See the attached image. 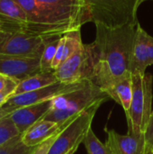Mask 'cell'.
I'll use <instances>...</instances> for the list:
<instances>
[{
  "label": "cell",
  "instance_id": "6da1fadb",
  "mask_svg": "<svg viewBox=\"0 0 153 154\" xmlns=\"http://www.w3.org/2000/svg\"><path fill=\"white\" fill-rule=\"evenodd\" d=\"M96 24V67L91 82L103 91L120 79L132 74L131 60L136 26L108 27Z\"/></svg>",
  "mask_w": 153,
  "mask_h": 154
},
{
  "label": "cell",
  "instance_id": "7a4b0ae2",
  "mask_svg": "<svg viewBox=\"0 0 153 154\" xmlns=\"http://www.w3.org/2000/svg\"><path fill=\"white\" fill-rule=\"evenodd\" d=\"M42 14L43 23L54 36L79 30L92 22L84 0H36Z\"/></svg>",
  "mask_w": 153,
  "mask_h": 154
},
{
  "label": "cell",
  "instance_id": "3957f363",
  "mask_svg": "<svg viewBox=\"0 0 153 154\" xmlns=\"http://www.w3.org/2000/svg\"><path fill=\"white\" fill-rule=\"evenodd\" d=\"M109 98L100 88L87 80L80 88L50 100V109L42 119L62 125Z\"/></svg>",
  "mask_w": 153,
  "mask_h": 154
},
{
  "label": "cell",
  "instance_id": "277c9868",
  "mask_svg": "<svg viewBox=\"0 0 153 154\" xmlns=\"http://www.w3.org/2000/svg\"><path fill=\"white\" fill-rule=\"evenodd\" d=\"M133 98L126 113L129 133L144 134L152 114L153 77L151 73H133Z\"/></svg>",
  "mask_w": 153,
  "mask_h": 154
},
{
  "label": "cell",
  "instance_id": "5b68a950",
  "mask_svg": "<svg viewBox=\"0 0 153 154\" xmlns=\"http://www.w3.org/2000/svg\"><path fill=\"white\" fill-rule=\"evenodd\" d=\"M92 22L108 27L124 25L137 26L138 9L144 2L151 0H84Z\"/></svg>",
  "mask_w": 153,
  "mask_h": 154
},
{
  "label": "cell",
  "instance_id": "8992f818",
  "mask_svg": "<svg viewBox=\"0 0 153 154\" xmlns=\"http://www.w3.org/2000/svg\"><path fill=\"white\" fill-rule=\"evenodd\" d=\"M96 52L93 42L84 44L76 53L54 70L57 79L65 84L92 80L96 67Z\"/></svg>",
  "mask_w": 153,
  "mask_h": 154
},
{
  "label": "cell",
  "instance_id": "52a82bcc",
  "mask_svg": "<svg viewBox=\"0 0 153 154\" xmlns=\"http://www.w3.org/2000/svg\"><path fill=\"white\" fill-rule=\"evenodd\" d=\"M102 105H96L87 111L79 115L57 137L49 154H74L80 143L84 142L95 115Z\"/></svg>",
  "mask_w": 153,
  "mask_h": 154
},
{
  "label": "cell",
  "instance_id": "ba28073f",
  "mask_svg": "<svg viewBox=\"0 0 153 154\" xmlns=\"http://www.w3.org/2000/svg\"><path fill=\"white\" fill-rule=\"evenodd\" d=\"M46 39L33 34L0 31V54L41 59Z\"/></svg>",
  "mask_w": 153,
  "mask_h": 154
},
{
  "label": "cell",
  "instance_id": "9c48e42d",
  "mask_svg": "<svg viewBox=\"0 0 153 154\" xmlns=\"http://www.w3.org/2000/svg\"><path fill=\"white\" fill-rule=\"evenodd\" d=\"M86 81L74 83V84H65L58 81L57 83H54L50 86L45 87L41 89L14 96L11 98H9L3 105V106L12 111H14L21 107L50 101L58 96L63 95L65 93L73 91L80 88Z\"/></svg>",
  "mask_w": 153,
  "mask_h": 154
},
{
  "label": "cell",
  "instance_id": "30bf717a",
  "mask_svg": "<svg viewBox=\"0 0 153 154\" xmlns=\"http://www.w3.org/2000/svg\"><path fill=\"white\" fill-rule=\"evenodd\" d=\"M153 65V37L140 24L136 26L134 43L131 60V73H145Z\"/></svg>",
  "mask_w": 153,
  "mask_h": 154
},
{
  "label": "cell",
  "instance_id": "8fae6325",
  "mask_svg": "<svg viewBox=\"0 0 153 154\" xmlns=\"http://www.w3.org/2000/svg\"><path fill=\"white\" fill-rule=\"evenodd\" d=\"M107 138L106 146L109 154H144L146 139L144 134H120L113 129H105Z\"/></svg>",
  "mask_w": 153,
  "mask_h": 154
},
{
  "label": "cell",
  "instance_id": "7c38bea8",
  "mask_svg": "<svg viewBox=\"0 0 153 154\" xmlns=\"http://www.w3.org/2000/svg\"><path fill=\"white\" fill-rule=\"evenodd\" d=\"M40 60L0 54V73L22 81L41 72Z\"/></svg>",
  "mask_w": 153,
  "mask_h": 154
},
{
  "label": "cell",
  "instance_id": "4fadbf2b",
  "mask_svg": "<svg viewBox=\"0 0 153 154\" xmlns=\"http://www.w3.org/2000/svg\"><path fill=\"white\" fill-rule=\"evenodd\" d=\"M78 116L69 119L62 125H60L52 121L41 119L22 134V142L26 146L35 147L40 143L45 142L46 140L50 139V137L54 136L55 134H59L62 130H64Z\"/></svg>",
  "mask_w": 153,
  "mask_h": 154
},
{
  "label": "cell",
  "instance_id": "5bb4252c",
  "mask_svg": "<svg viewBox=\"0 0 153 154\" xmlns=\"http://www.w3.org/2000/svg\"><path fill=\"white\" fill-rule=\"evenodd\" d=\"M50 109V101H47L18 108L9 116V118L15 125L20 134H23L36 122L42 119Z\"/></svg>",
  "mask_w": 153,
  "mask_h": 154
},
{
  "label": "cell",
  "instance_id": "9a60e30c",
  "mask_svg": "<svg viewBox=\"0 0 153 154\" xmlns=\"http://www.w3.org/2000/svg\"><path fill=\"white\" fill-rule=\"evenodd\" d=\"M84 43L81 37V30H75L63 34L60 40L59 46L52 62V69L56 70L61 63L67 60L79 49L83 47Z\"/></svg>",
  "mask_w": 153,
  "mask_h": 154
},
{
  "label": "cell",
  "instance_id": "2e32d148",
  "mask_svg": "<svg viewBox=\"0 0 153 154\" xmlns=\"http://www.w3.org/2000/svg\"><path fill=\"white\" fill-rule=\"evenodd\" d=\"M104 92L111 99L115 100L117 104L122 106L125 114L128 113L133 98L132 74H129L113 83L106 89H104Z\"/></svg>",
  "mask_w": 153,
  "mask_h": 154
},
{
  "label": "cell",
  "instance_id": "e0dca14e",
  "mask_svg": "<svg viewBox=\"0 0 153 154\" xmlns=\"http://www.w3.org/2000/svg\"><path fill=\"white\" fill-rule=\"evenodd\" d=\"M59 80L56 78L55 72L53 71H41L36 75L29 77L18 84L15 88L13 97L20 94H23L30 91H34L37 89L43 88L45 87L50 86L54 83H57Z\"/></svg>",
  "mask_w": 153,
  "mask_h": 154
},
{
  "label": "cell",
  "instance_id": "ac0fdd59",
  "mask_svg": "<svg viewBox=\"0 0 153 154\" xmlns=\"http://www.w3.org/2000/svg\"><path fill=\"white\" fill-rule=\"evenodd\" d=\"M0 16L14 22H27L25 12L15 0H0Z\"/></svg>",
  "mask_w": 153,
  "mask_h": 154
},
{
  "label": "cell",
  "instance_id": "d6986e66",
  "mask_svg": "<svg viewBox=\"0 0 153 154\" xmlns=\"http://www.w3.org/2000/svg\"><path fill=\"white\" fill-rule=\"evenodd\" d=\"M60 38L61 36H55V37L46 39L45 48L40 60L41 71H53L51 66H52V62H53Z\"/></svg>",
  "mask_w": 153,
  "mask_h": 154
},
{
  "label": "cell",
  "instance_id": "ffe728a7",
  "mask_svg": "<svg viewBox=\"0 0 153 154\" xmlns=\"http://www.w3.org/2000/svg\"><path fill=\"white\" fill-rule=\"evenodd\" d=\"M34 147L26 146L22 142V134L0 146V154H31Z\"/></svg>",
  "mask_w": 153,
  "mask_h": 154
},
{
  "label": "cell",
  "instance_id": "44dd1931",
  "mask_svg": "<svg viewBox=\"0 0 153 154\" xmlns=\"http://www.w3.org/2000/svg\"><path fill=\"white\" fill-rule=\"evenodd\" d=\"M83 143L88 154H109L106 144L96 137L92 128L88 131Z\"/></svg>",
  "mask_w": 153,
  "mask_h": 154
},
{
  "label": "cell",
  "instance_id": "7402d4cb",
  "mask_svg": "<svg viewBox=\"0 0 153 154\" xmlns=\"http://www.w3.org/2000/svg\"><path fill=\"white\" fill-rule=\"evenodd\" d=\"M18 135L20 133L9 116L0 120V146Z\"/></svg>",
  "mask_w": 153,
  "mask_h": 154
},
{
  "label": "cell",
  "instance_id": "603a6c76",
  "mask_svg": "<svg viewBox=\"0 0 153 154\" xmlns=\"http://www.w3.org/2000/svg\"><path fill=\"white\" fill-rule=\"evenodd\" d=\"M19 83V80L0 73V93L10 92L14 94Z\"/></svg>",
  "mask_w": 153,
  "mask_h": 154
},
{
  "label": "cell",
  "instance_id": "cb8c5ba5",
  "mask_svg": "<svg viewBox=\"0 0 153 154\" xmlns=\"http://www.w3.org/2000/svg\"><path fill=\"white\" fill-rule=\"evenodd\" d=\"M62 131H63V130H62ZM62 131H61V132H62ZM61 132H60L59 134H55L54 136L50 137V139L46 140L45 142L40 143L39 145L35 146V147L33 148V150H32V153L31 154H49L51 146L53 145L54 142L56 141L57 137L59 136V134H60Z\"/></svg>",
  "mask_w": 153,
  "mask_h": 154
},
{
  "label": "cell",
  "instance_id": "d4e9b609",
  "mask_svg": "<svg viewBox=\"0 0 153 154\" xmlns=\"http://www.w3.org/2000/svg\"><path fill=\"white\" fill-rule=\"evenodd\" d=\"M145 139H146V148L153 149V109L151 120H150L147 131L145 133Z\"/></svg>",
  "mask_w": 153,
  "mask_h": 154
},
{
  "label": "cell",
  "instance_id": "484cf974",
  "mask_svg": "<svg viewBox=\"0 0 153 154\" xmlns=\"http://www.w3.org/2000/svg\"><path fill=\"white\" fill-rule=\"evenodd\" d=\"M12 97H13V93H10V92H2V93H0V106H2Z\"/></svg>",
  "mask_w": 153,
  "mask_h": 154
},
{
  "label": "cell",
  "instance_id": "4316f807",
  "mask_svg": "<svg viewBox=\"0 0 153 154\" xmlns=\"http://www.w3.org/2000/svg\"><path fill=\"white\" fill-rule=\"evenodd\" d=\"M13 112H14V111H12V110H10V109H8V108H5V107H4L3 106H0V120L4 119V118H5V117H8Z\"/></svg>",
  "mask_w": 153,
  "mask_h": 154
},
{
  "label": "cell",
  "instance_id": "83f0119b",
  "mask_svg": "<svg viewBox=\"0 0 153 154\" xmlns=\"http://www.w3.org/2000/svg\"><path fill=\"white\" fill-rule=\"evenodd\" d=\"M144 154H153V149H147L146 148Z\"/></svg>",
  "mask_w": 153,
  "mask_h": 154
},
{
  "label": "cell",
  "instance_id": "f1b7e54d",
  "mask_svg": "<svg viewBox=\"0 0 153 154\" xmlns=\"http://www.w3.org/2000/svg\"><path fill=\"white\" fill-rule=\"evenodd\" d=\"M0 28H1V22H0Z\"/></svg>",
  "mask_w": 153,
  "mask_h": 154
}]
</instances>
